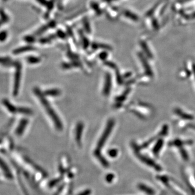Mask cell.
Masks as SVG:
<instances>
[{
  "label": "cell",
  "instance_id": "5b68a950",
  "mask_svg": "<svg viewBox=\"0 0 195 195\" xmlns=\"http://www.w3.org/2000/svg\"><path fill=\"white\" fill-rule=\"evenodd\" d=\"M28 124V120L27 119H23L20 121V123L18 124V126L15 130V135L17 136H21L22 135L25 129Z\"/></svg>",
  "mask_w": 195,
  "mask_h": 195
},
{
  "label": "cell",
  "instance_id": "ba28073f",
  "mask_svg": "<svg viewBox=\"0 0 195 195\" xmlns=\"http://www.w3.org/2000/svg\"><path fill=\"white\" fill-rule=\"evenodd\" d=\"M83 128H84L83 124L79 123L77 126V129H76V133H75L76 141L79 145L81 144V134L83 131Z\"/></svg>",
  "mask_w": 195,
  "mask_h": 195
},
{
  "label": "cell",
  "instance_id": "44dd1931",
  "mask_svg": "<svg viewBox=\"0 0 195 195\" xmlns=\"http://www.w3.org/2000/svg\"><path fill=\"white\" fill-rule=\"evenodd\" d=\"M91 193H92L91 190L90 189H87V190H85L84 191H83V192H80L78 195H90Z\"/></svg>",
  "mask_w": 195,
  "mask_h": 195
},
{
  "label": "cell",
  "instance_id": "4fadbf2b",
  "mask_svg": "<svg viewBox=\"0 0 195 195\" xmlns=\"http://www.w3.org/2000/svg\"><path fill=\"white\" fill-rule=\"evenodd\" d=\"M0 17L1 18H2L3 20L5 21L6 23L8 22V21H9V16L5 13L3 8H0Z\"/></svg>",
  "mask_w": 195,
  "mask_h": 195
},
{
  "label": "cell",
  "instance_id": "ac0fdd59",
  "mask_svg": "<svg viewBox=\"0 0 195 195\" xmlns=\"http://www.w3.org/2000/svg\"><path fill=\"white\" fill-rule=\"evenodd\" d=\"M114 175L112 174H108L106 176V180L108 183H111L114 180Z\"/></svg>",
  "mask_w": 195,
  "mask_h": 195
},
{
  "label": "cell",
  "instance_id": "cb8c5ba5",
  "mask_svg": "<svg viewBox=\"0 0 195 195\" xmlns=\"http://www.w3.org/2000/svg\"><path fill=\"white\" fill-rule=\"evenodd\" d=\"M6 24L5 21L3 20L2 18H1V19H0V27H1L2 24Z\"/></svg>",
  "mask_w": 195,
  "mask_h": 195
},
{
  "label": "cell",
  "instance_id": "7a4b0ae2",
  "mask_svg": "<svg viewBox=\"0 0 195 195\" xmlns=\"http://www.w3.org/2000/svg\"><path fill=\"white\" fill-rule=\"evenodd\" d=\"M34 93H35L36 96H38V98L40 99L43 106H44V107L45 108L46 111H47V113L49 114V116H50L52 119L53 121L54 125H55L56 127L59 130H61L63 127V124L61 123V121H60V119L57 116V114L55 113V112L53 109V107H52L51 105H50L49 102L46 100L45 96H43L42 93L38 88H34Z\"/></svg>",
  "mask_w": 195,
  "mask_h": 195
},
{
  "label": "cell",
  "instance_id": "277c9868",
  "mask_svg": "<svg viewBox=\"0 0 195 195\" xmlns=\"http://www.w3.org/2000/svg\"><path fill=\"white\" fill-rule=\"evenodd\" d=\"M2 104L3 106L6 108L7 111L11 114H14L18 113V107H16L15 105L13 104L8 99L4 98L2 101Z\"/></svg>",
  "mask_w": 195,
  "mask_h": 195
},
{
  "label": "cell",
  "instance_id": "2e32d148",
  "mask_svg": "<svg viewBox=\"0 0 195 195\" xmlns=\"http://www.w3.org/2000/svg\"><path fill=\"white\" fill-rule=\"evenodd\" d=\"M118 153V151L117 149H112L108 151V155L110 157L114 158L116 157Z\"/></svg>",
  "mask_w": 195,
  "mask_h": 195
},
{
  "label": "cell",
  "instance_id": "52a82bcc",
  "mask_svg": "<svg viewBox=\"0 0 195 195\" xmlns=\"http://www.w3.org/2000/svg\"><path fill=\"white\" fill-rule=\"evenodd\" d=\"M111 88V77L109 73H107L105 78V85L103 90V93L105 96H107L110 94Z\"/></svg>",
  "mask_w": 195,
  "mask_h": 195
},
{
  "label": "cell",
  "instance_id": "8fae6325",
  "mask_svg": "<svg viewBox=\"0 0 195 195\" xmlns=\"http://www.w3.org/2000/svg\"><path fill=\"white\" fill-rule=\"evenodd\" d=\"M18 113H21V114H30L32 113V111L31 110L26 107H18Z\"/></svg>",
  "mask_w": 195,
  "mask_h": 195
},
{
  "label": "cell",
  "instance_id": "d6986e66",
  "mask_svg": "<svg viewBox=\"0 0 195 195\" xmlns=\"http://www.w3.org/2000/svg\"><path fill=\"white\" fill-rule=\"evenodd\" d=\"M61 179L60 178H57V179H55L54 180H52L50 182V183H49V186L50 187H53L54 185H57V184L59 183Z\"/></svg>",
  "mask_w": 195,
  "mask_h": 195
},
{
  "label": "cell",
  "instance_id": "6da1fadb",
  "mask_svg": "<svg viewBox=\"0 0 195 195\" xmlns=\"http://www.w3.org/2000/svg\"><path fill=\"white\" fill-rule=\"evenodd\" d=\"M114 125V120L113 119L109 120L106 127L105 129V131L103 133L101 138L99 139L98 144L96 145V149L94 153L95 157H96V158L98 159V160L102 164V165L105 168H107L109 166V163L101 154V150L102 149L104 145L105 144V142L107 141V138L112 132V130L113 129Z\"/></svg>",
  "mask_w": 195,
  "mask_h": 195
},
{
  "label": "cell",
  "instance_id": "d4e9b609",
  "mask_svg": "<svg viewBox=\"0 0 195 195\" xmlns=\"http://www.w3.org/2000/svg\"><path fill=\"white\" fill-rule=\"evenodd\" d=\"M100 57L102 59H105L106 57V53H102L100 55Z\"/></svg>",
  "mask_w": 195,
  "mask_h": 195
},
{
  "label": "cell",
  "instance_id": "7c38bea8",
  "mask_svg": "<svg viewBox=\"0 0 195 195\" xmlns=\"http://www.w3.org/2000/svg\"><path fill=\"white\" fill-rule=\"evenodd\" d=\"M139 188L141 190L143 191H144L146 192V194H148L149 195H153L154 192L152 191L153 190L151 189H150L149 188H148L146 186L144 185L143 184H140L139 185Z\"/></svg>",
  "mask_w": 195,
  "mask_h": 195
},
{
  "label": "cell",
  "instance_id": "9a60e30c",
  "mask_svg": "<svg viewBox=\"0 0 195 195\" xmlns=\"http://www.w3.org/2000/svg\"><path fill=\"white\" fill-rule=\"evenodd\" d=\"M8 37V32L6 30H3L0 32V42H4L6 40Z\"/></svg>",
  "mask_w": 195,
  "mask_h": 195
},
{
  "label": "cell",
  "instance_id": "e0dca14e",
  "mask_svg": "<svg viewBox=\"0 0 195 195\" xmlns=\"http://www.w3.org/2000/svg\"><path fill=\"white\" fill-rule=\"evenodd\" d=\"M53 26V23H51L49 24H47L46 26H45V27H42L40 29H39L37 32H36V34L37 35H39L40 34H41V33H43V32H45V30H46L47 28H49V27H52Z\"/></svg>",
  "mask_w": 195,
  "mask_h": 195
},
{
  "label": "cell",
  "instance_id": "7402d4cb",
  "mask_svg": "<svg viewBox=\"0 0 195 195\" xmlns=\"http://www.w3.org/2000/svg\"><path fill=\"white\" fill-rule=\"evenodd\" d=\"M124 14H125V16L126 15V16H128V17H130V18H132V19H133V20H135V18H136L135 15L132 14H131V13L126 12H125V13Z\"/></svg>",
  "mask_w": 195,
  "mask_h": 195
},
{
  "label": "cell",
  "instance_id": "30bf717a",
  "mask_svg": "<svg viewBox=\"0 0 195 195\" xmlns=\"http://www.w3.org/2000/svg\"><path fill=\"white\" fill-rule=\"evenodd\" d=\"M60 91L57 89H51L46 91L45 94L46 96H57L60 95Z\"/></svg>",
  "mask_w": 195,
  "mask_h": 195
},
{
  "label": "cell",
  "instance_id": "ffe728a7",
  "mask_svg": "<svg viewBox=\"0 0 195 195\" xmlns=\"http://www.w3.org/2000/svg\"><path fill=\"white\" fill-rule=\"evenodd\" d=\"M24 40L27 42L29 43H32L34 41V39L33 36H27L24 38Z\"/></svg>",
  "mask_w": 195,
  "mask_h": 195
},
{
  "label": "cell",
  "instance_id": "603a6c76",
  "mask_svg": "<svg viewBox=\"0 0 195 195\" xmlns=\"http://www.w3.org/2000/svg\"><path fill=\"white\" fill-rule=\"evenodd\" d=\"M84 26L85 29H86L88 32H90V27L89 26L90 25L88 24V21H86V20L84 21Z\"/></svg>",
  "mask_w": 195,
  "mask_h": 195
},
{
  "label": "cell",
  "instance_id": "8992f818",
  "mask_svg": "<svg viewBox=\"0 0 195 195\" xmlns=\"http://www.w3.org/2000/svg\"><path fill=\"white\" fill-rule=\"evenodd\" d=\"M15 61L8 57H0V66L4 68H9L15 65Z\"/></svg>",
  "mask_w": 195,
  "mask_h": 195
},
{
  "label": "cell",
  "instance_id": "4316f807",
  "mask_svg": "<svg viewBox=\"0 0 195 195\" xmlns=\"http://www.w3.org/2000/svg\"><path fill=\"white\" fill-rule=\"evenodd\" d=\"M3 1H4V2H6V1H7V0H3Z\"/></svg>",
  "mask_w": 195,
  "mask_h": 195
},
{
  "label": "cell",
  "instance_id": "484cf974",
  "mask_svg": "<svg viewBox=\"0 0 195 195\" xmlns=\"http://www.w3.org/2000/svg\"><path fill=\"white\" fill-rule=\"evenodd\" d=\"M114 1V0H105V1H106V2H111V1Z\"/></svg>",
  "mask_w": 195,
  "mask_h": 195
},
{
  "label": "cell",
  "instance_id": "9c48e42d",
  "mask_svg": "<svg viewBox=\"0 0 195 195\" xmlns=\"http://www.w3.org/2000/svg\"><path fill=\"white\" fill-rule=\"evenodd\" d=\"M34 49V48L32 46H24V47L15 49L13 51V53L15 54V55H17V54L24 53L26 52L31 51H33Z\"/></svg>",
  "mask_w": 195,
  "mask_h": 195
},
{
  "label": "cell",
  "instance_id": "5bb4252c",
  "mask_svg": "<svg viewBox=\"0 0 195 195\" xmlns=\"http://www.w3.org/2000/svg\"><path fill=\"white\" fill-rule=\"evenodd\" d=\"M27 61L29 63L31 64H34L37 63L40 61V58L35 57H29L27 58Z\"/></svg>",
  "mask_w": 195,
  "mask_h": 195
},
{
  "label": "cell",
  "instance_id": "3957f363",
  "mask_svg": "<svg viewBox=\"0 0 195 195\" xmlns=\"http://www.w3.org/2000/svg\"><path fill=\"white\" fill-rule=\"evenodd\" d=\"M14 67L15 68V71L14 76V79L13 94L14 96H17L19 92L20 82H21V71H22L21 63L19 62H16Z\"/></svg>",
  "mask_w": 195,
  "mask_h": 195
}]
</instances>
